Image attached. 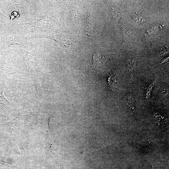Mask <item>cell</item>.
<instances>
[{
	"instance_id": "obj_1",
	"label": "cell",
	"mask_w": 169,
	"mask_h": 169,
	"mask_svg": "<svg viewBox=\"0 0 169 169\" xmlns=\"http://www.w3.org/2000/svg\"><path fill=\"white\" fill-rule=\"evenodd\" d=\"M55 142H53L49 145V154L52 156H54V157L57 158H60L63 155L62 146L59 144L56 145Z\"/></svg>"
},
{
	"instance_id": "obj_2",
	"label": "cell",
	"mask_w": 169,
	"mask_h": 169,
	"mask_svg": "<svg viewBox=\"0 0 169 169\" xmlns=\"http://www.w3.org/2000/svg\"><path fill=\"white\" fill-rule=\"evenodd\" d=\"M0 104L8 110L11 104L5 97L4 95L3 89L0 87Z\"/></svg>"
},
{
	"instance_id": "obj_3",
	"label": "cell",
	"mask_w": 169,
	"mask_h": 169,
	"mask_svg": "<svg viewBox=\"0 0 169 169\" xmlns=\"http://www.w3.org/2000/svg\"><path fill=\"white\" fill-rule=\"evenodd\" d=\"M135 100L134 97L131 92H129L127 95V104L128 106L132 110H134L135 108Z\"/></svg>"
},
{
	"instance_id": "obj_4",
	"label": "cell",
	"mask_w": 169,
	"mask_h": 169,
	"mask_svg": "<svg viewBox=\"0 0 169 169\" xmlns=\"http://www.w3.org/2000/svg\"><path fill=\"white\" fill-rule=\"evenodd\" d=\"M116 75L114 74L111 69V71L110 72V75L107 80L109 87L110 90H112L114 84L116 82Z\"/></svg>"
},
{
	"instance_id": "obj_5",
	"label": "cell",
	"mask_w": 169,
	"mask_h": 169,
	"mask_svg": "<svg viewBox=\"0 0 169 169\" xmlns=\"http://www.w3.org/2000/svg\"><path fill=\"white\" fill-rule=\"evenodd\" d=\"M155 83V81L152 82L146 89V98L149 99L150 98L152 89Z\"/></svg>"
},
{
	"instance_id": "obj_6",
	"label": "cell",
	"mask_w": 169,
	"mask_h": 169,
	"mask_svg": "<svg viewBox=\"0 0 169 169\" xmlns=\"http://www.w3.org/2000/svg\"><path fill=\"white\" fill-rule=\"evenodd\" d=\"M7 116L0 113V124L6 120L7 119Z\"/></svg>"
},
{
	"instance_id": "obj_7",
	"label": "cell",
	"mask_w": 169,
	"mask_h": 169,
	"mask_svg": "<svg viewBox=\"0 0 169 169\" xmlns=\"http://www.w3.org/2000/svg\"><path fill=\"white\" fill-rule=\"evenodd\" d=\"M157 117H156L157 119V120H158L159 121H160V122L161 123H163V122H164L165 121V120H166L162 117V116H161V117H160V116H157Z\"/></svg>"
},
{
	"instance_id": "obj_8",
	"label": "cell",
	"mask_w": 169,
	"mask_h": 169,
	"mask_svg": "<svg viewBox=\"0 0 169 169\" xmlns=\"http://www.w3.org/2000/svg\"><path fill=\"white\" fill-rule=\"evenodd\" d=\"M0 71L6 72V71L4 69V68L1 65H0Z\"/></svg>"
}]
</instances>
